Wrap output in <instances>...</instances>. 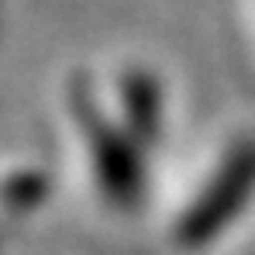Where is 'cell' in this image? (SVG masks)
<instances>
[{
    "label": "cell",
    "mask_w": 255,
    "mask_h": 255,
    "mask_svg": "<svg viewBox=\"0 0 255 255\" xmlns=\"http://www.w3.org/2000/svg\"><path fill=\"white\" fill-rule=\"evenodd\" d=\"M118 100V118L93 97V90L73 76L66 86V121L73 125V159L90 200L104 211H138L148 193V176L166 145L172 114L145 118L169 107V90L152 66L134 59L100 66Z\"/></svg>",
    "instance_id": "6da1fadb"
}]
</instances>
